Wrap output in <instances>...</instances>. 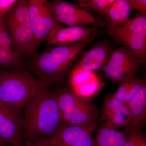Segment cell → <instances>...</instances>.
<instances>
[{
	"label": "cell",
	"instance_id": "1",
	"mask_svg": "<svg viewBox=\"0 0 146 146\" xmlns=\"http://www.w3.org/2000/svg\"><path fill=\"white\" fill-rule=\"evenodd\" d=\"M96 27L85 39L66 46L48 48L26 63L29 71L37 76L44 86L61 84L70 75L74 64L84 50L96 38Z\"/></svg>",
	"mask_w": 146,
	"mask_h": 146
},
{
	"label": "cell",
	"instance_id": "2",
	"mask_svg": "<svg viewBox=\"0 0 146 146\" xmlns=\"http://www.w3.org/2000/svg\"><path fill=\"white\" fill-rule=\"evenodd\" d=\"M23 109V135L25 143L48 142L62 123L57 101L49 87L43 85Z\"/></svg>",
	"mask_w": 146,
	"mask_h": 146
},
{
	"label": "cell",
	"instance_id": "3",
	"mask_svg": "<svg viewBox=\"0 0 146 146\" xmlns=\"http://www.w3.org/2000/svg\"><path fill=\"white\" fill-rule=\"evenodd\" d=\"M52 91L62 122L94 131L101 114L92 99L78 96L67 86L58 87Z\"/></svg>",
	"mask_w": 146,
	"mask_h": 146
},
{
	"label": "cell",
	"instance_id": "4",
	"mask_svg": "<svg viewBox=\"0 0 146 146\" xmlns=\"http://www.w3.org/2000/svg\"><path fill=\"white\" fill-rule=\"evenodd\" d=\"M43 86L27 69L0 70V104L23 109Z\"/></svg>",
	"mask_w": 146,
	"mask_h": 146
},
{
	"label": "cell",
	"instance_id": "5",
	"mask_svg": "<svg viewBox=\"0 0 146 146\" xmlns=\"http://www.w3.org/2000/svg\"><path fill=\"white\" fill-rule=\"evenodd\" d=\"M3 24L14 46L24 59L37 53L30 21L28 0L18 1L6 15Z\"/></svg>",
	"mask_w": 146,
	"mask_h": 146
},
{
	"label": "cell",
	"instance_id": "6",
	"mask_svg": "<svg viewBox=\"0 0 146 146\" xmlns=\"http://www.w3.org/2000/svg\"><path fill=\"white\" fill-rule=\"evenodd\" d=\"M106 33L129 50L143 65L146 60V13L141 12Z\"/></svg>",
	"mask_w": 146,
	"mask_h": 146
},
{
	"label": "cell",
	"instance_id": "7",
	"mask_svg": "<svg viewBox=\"0 0 146 146\" xmlns=\"http://www.w3.org/2000/svg\"><path fill=\"white\" fill-rule=\"evenodd\" d=\"M143 65L129 50L122 46L112 50L107 63L101 70L113 83L136 76Z\"/></svg>",
	"mask_w": 146,
	"mask_h": 146
},
{
	"label": "cell",
	"instance_id": "8",
	"mask_svg": "<svg viewBox=\"0 0 146 146\" xmlns=\"http://www.w3.org/2000/svg\"><path fill=\"white\" fill-rule=\"evenodd\" d=\"M22 110L9 105L0 106V138L5 145H25L23 135Z\"/></svg>",
	"mask_w": 146,
	"mask_h": 146
},
{
	"label": "cell",
	"instance_id": "9",
	"mask_svg": "<svg viewBox=\"0 0 146 146\" xmlns=\"http://www.w3.org/2000/svg\"><path fill=\"white\" fill-rule=\"evenodd\" d=\"M30 21L36 51L46 40L55 22L47 0H28Z\"/></svg>",
	"mask_w": 146,
	"mask_h": 146
},
{
	"label": "cell",
	"instance_id": "10",
	"mask_svg": "<svg viewBox=\"0 0 146 146\" xmlns=\"http://www.w3.org/2000/svg\"><path fill=\"white\" fill-rule=\"evenodd\" d=\"M48 3L55 22L60 25L86 26L96 23L93 15L76 5L62 0H53Z\"/></svg>",
	"mask_w": 146,
	"mask_h": 146
},
{
	"label": "cell",
	"instance_id": "11",
	"mask_svg": "<svg viewBox=\"0 0 146 146\" xmlns=\"http://www.w3.org/2000/svg\"><path fill=\"white\" fill-rule=\"evenodd\" d=\"M93 131L62 122L54 136L47 143L50 146H93Z\"/></svg>",
	"mask_w": 146,
	"mask_h": 146
},
{
	"label": "cell",
	"instance_id": "12",
	"mask_svg": "<svg viewBox=\"0 0 146 146\" xmlns=\"http://www.w3.org/2000/svg\"><path fill=\"white\" fill-rule=\"evenodd\" d=\"M112 48L111 44L107 41L98 42L82 53L72 70L91 72L101 70L109 59Z\"/></svg>",
	"mask_w": 146,
	"mask_h": 146
},
{
	"label": "cell",
	"instance_id": "13",
	"mask_svg": "<svg viewBox=\"0 0 146 146\" xmlns=\"http://www.w3.org/2000/svg\"><path fill=\"white\" fill-rule=\"evenodd\" d=\"M70 88L77 96L92 99L104 86L95 72L72 70L70 75Z\"/></svg>",
	"mask_w": 146,
	"mask_h": 146
},
{
	"label": "cell",
	"instance_id": "14",
	"mask_svg": "<svg viewBox=\"0 0 146 146\" xmlns=\"http://www.w3.org/2000/svg\"><path fill=\"white\" fill-rule=\"evenodd\" d=\"M86 26H72L64 27L56 23L50 31L45 41L50 46H66L85 39L96 28Z\"/></svg>",
	"mask_w": 146,
	"mask_h": 146
},
{
	"label": "cell",
	"instance_id": "15",
	"mask_svg": "<svg viewBox=\"0 0 146 146\" xmlns=\"http://www.w3.org/2000/svg\"><path fill=\"white\" fill-rule=\"evenodd\" d=\"M26 63L13 45L3 23H0V70L26 69Z\"/></svg>",
	"mask_w": 146,
	"mask_h": 146
},
{
	"label": "cell",
	"instance_id": "16",
	"mask_svg": "<svg viewBox=\"0 0 146 146\" xmlns=\"http://www.w3.org/2000/svg\"><path fill=\"white\" fill-rule=\"evenodd\" d=\"M131 115L129 125L125 131L142 130L146 124V83L127 106Z\"/></svg>",
	"mask_w": 146,
	"mask_h": 146
},
{
	"label": "cell",
	"instance_id": "17",
	"mask_svg": "<svg viewBox=\"0 0 146 146\" xmlns=\"http://www.w3.org/2000/svg\"><path fill=\"white\" fill-rule=\"evenodd\" d=\"M125 133L105 123L93 139V146H125Z\"/></svg>",
	"mask_w": 146,
	"mask_h": 146
},
{
	"label": "cell",
	"instance_id": "18",
	"mask_svg": "<svg viewBox=\"0 0 146 146\" xmlns=\"http://www.w3.org/2000/svg\"><path fill=\"white\" fill-rule=\"evenodd\" d=\"M115 0H78L80 7H88L94 9L102 16L108 15L110 8Z\"/></svg>",
	"mask_w": 146,
	"mask_h": 146
},
{
	"label": "cell",
	"instance_id": "19",
	"mask_svg": "<svg viewBox=\"0 0 146 146\" xmlns=\"http://www.w3.org/2000/svg\"><path fill=\"white\" fill-rule=\"evenodd\" d=\"M125 133V146H146V136L142 130L130 129Z\"/></svg>",
	"mask_w": 146,
	"mask_h": 146
},
{
	"label": "cell",
	"instance_id": "20",
	"mask_svg": "<svg viewBox=\"0 0 146 146\" xmlns=\"http://www.w3.org/2000/svg\"><path fill=\"white\" fill-rule=\"evenodd\" d=\"M137 77L136 76L123 80L119 82V86L113 96L124 102L125 99Z\"/></svg>",
	"mask_w": 146,
	"mask_h": 146
},
{
	"label": "cell",
	"instance_id": "21",
	"mask_svg": "<svg viewBox=\"0 0 146 146\" xmlns=\"http://www.w3.org/2000/svg\"><path fill=\"white\" fill-rule=\"evenodd\" d=\"M123 23L130 18L131 9L128 0H115L114 2Z\"/></svg>",
	"mask_w": 146,
	"mask_h": 146
},
{
	"label": "cell",
	"instance_id": "22",
	"mask_svg": "<svg viewBox=\"0 0 146 146\" xmlns=\"http://www.w3.org/2000/svg\"><path fill=\"white\" fill-rule=\"evenodd\" d=\"M108 16L109 21L107 25V28L116 27L120 25L123 23L119 13L114 3L110 8Z\"/></svg>",
	"mask_w": 146,
	"mask_h": 146
},
{
	"label": "cell",
	"instance_id": "23",
	"mask_svg": "<svg viewBox=\"0 0 146 146\" xmlns=\"http://www.w3.org/2000/svg\"><path fill=\"white\" fill-rule=\"evenodd\" d=\"M145 83V80L137 77L136 81L133 84V86L126 97L125 100L124 102L127 106L130 102L134 98V97L136 96L141 87Z\"/></svg>",
	"mask_w": 146,
	"mask_h": 146
},
{
	"label": "cell",
	"instance_id": "24",
	"mask_svg": "<svg viewBox=\"0 0 146 146\" xmlns=\"http://www.w3.org/2000/svg\"><path fill=\"white\" fill-rule=\"evenodd\" d=\"M18 0H0V23H3L5 17Z\"/></svg>",
	"mask_w": 146,
	"mask_h": 146
},
{
	"label": "cell",
	"instance_id": "25",
	"mask_svg": "<svg viewBox=\"0 0 146 146\" xmlns=\"http://www.w3.org/2000/svg\"><path fill=\"white\" fill-rule=\"evenodd\" d=\"M131 9L138 11L141 12H146V0H128Z\"/></svg>",
	"mask_w": 146,
	"mask_h": 146
},
{
	"label": "cell",
	"instance_id": "26",
	"mask_svg": "<svg viewBox=\"0 0 146 146\" xmlns=\"http://www.w3.org/2000/svg\"><path fill=\"white\" fill-rule=\"evenodd\" d=\"M25 146H50L47 142H27Z\"/></svg>",
	"mask_w": 146,
	"mask_h": 146
},
{
	"label": "cell",
	"instance_id": "27",
	"mask_svg": "<svg viewBox=\"0 0 146 146\" xmlns=\"http://www.w3.org/2000/svg\"><path fill=\"white\" fill-rule=\"evenodd\" d=\"M4 143H3L1 139L0 138V146H3L4 145Z\"/></svg>",
	"mask_w": 146,
	"mask_h": 146
},
{
	"label": "cell",
	"instance_id": "28",
	"mask_svg": "<svg viewBox=\"0 0 146 146\" xmlns=\"http://www.w3.org/2000/svg\"><path fill=\"white\" fill-rule=\"evenodd\" d=\"M3 146H9V145H3Z\"/></svg>",
	"mask_w": 146,
	"mask_h": 146
},
{
	"label": "cell",
	"instance_id": "29",
	"mask_svg": "<svg viewBox=\"0 0 146 146\" xmlns=\"http://www.w3.org/2000/svg\"><path fill=\"white\" fill-rule=\"evenodd\" d=\"M1 105V104H0V106Z\"/></svg>",
	"mask_w": 146,
	"mask_h": 146
}]
</instances>
